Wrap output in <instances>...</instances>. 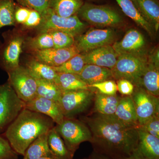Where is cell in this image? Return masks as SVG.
I'll list each match as a JSON object with an SVG mask.
<instances>
[{
	"label": "cell",
	"instance_id": "cell-1",
	"mask_svg": "<svg viewBox=\"0 0 159 159\" xmlns=\"http://www.w3.org/2000/svg\"><path fill=\"white\" fill-rule=\"evenodd\" d=\"M83 120L92 133L90 143L95 152L112 159H121L136 150L138 127L125 124L115 115L96 113Z\"/></svg>",
	"mask_w": 159,
	"mask_h": 159
},
{
	"label": "cell",
	"instance_id": "cell-2",
	"mask_svg": "<svg viewBox=\"0 0 159 159\" xmlns=\"http://www.w3.org/2000/svg\"><path fill=\"white\" fill-rule=\"evenodd\" d=\"M54 124L50 117L24 108L6 129L4 137L16 153L24 156L30 144L40 135L48 132Z\"/></svg>",
	"mask_w": 159,
	"mask_h": 159
},
{
	"label": "cell",
	"instance_id": "cell-3",
	"mask_svg": "<svg viewBox=\"0 0 159 159\" xmlns=\"http://www.w3.org/2000/svg\"><path fill=\"white\" fill-rule=\"evenodd\" d=\"M148 64V56L145 52L120 54L111 70L113 78L128 80L134 86H139Z\"/></svg>",
	"mask_w": 159,
	"mask_h": 159
},
{
	"label": "cell",
	"instance_id": "cell-4",
	"mask_svg": "<svg viewBox=\"0 0 159 159\" xmlns=\"http://www.w3.org/2000/svg\"><path fill=\"white\" fill-rule=\"evenodd\" d=\"M55 128L67 148L74 155L81 143L92 141V133L87 125L74 118H65L62 123L56 124Z\"/></svg>",
	"mask_w": 159,
	"mask_h": 159
},
{
	"label": "cell",
	"instance_id": "cell-5",
	"mask_svg": "<svg viewBox=\"0 0 159 159\" xmlns=\"http://www.w3.org/2000/svg\"><path fill=\"white\" fill-rule=\"evenodd\" d=\"M77 14L78 17L98 27H116L123 22L119 12L108 6L84 3Z\"/></svg>",
	"mask_w": 159,
	"mask_h": 159
},
{
	"label": "cell",
	"instance_id": "cell-6",
	"mask_svg": "<svg viewBox=\"0 0 159 159\" xmlns=\"http://www.w3.org/2000/svg\"><path fill=\"white\" fill-rule=\"evenodd\" d=\"M2 36L4 42L0 43V67L8 73L20 66V55L26 38L22 33L16 31L5 32Z\"/></svg>",
	"mask_w": 159,
	"mask_h": 159
},
{
	"label": "cell",
	"instance_id": "cell-7",
	"mask_svg": "<svg viewBox=\"0 0 159 159\" xmlns=\"http://www.w3.org/2000/svg\"><path fill=\"white\" fill-rule=\"evenodd\" d=\"M42 16L40 24L37 27L39 33L50 30L63 31L74 37L82 34L86 28L77 15L69 17H61L49 8Z\"/></svg>",
	"mask_w": 159,
	"mask_h": 159
},
{
	"label": "cell",
	"instance_id": "cell-8",
	"mask_svg": "<svg viewBox=\"0 0 159 159\" xmlns=\"http://www.w3.org/2000/svg\"><path fill=\"white\" fill-rule=\"evenodd\" d=\"M25 102L17 97L9 82L2 85L0 91V134L6 131L25 108Z\"/></svg>",
	"mask_w": 159,
	"mask_h": 159
},
{
	"label": "cell",
	"instance_id": "cell-9",
	"mask_svg": "<svg viewBox=\"0 0 159 159\" xmlns=\"http://www.w3.org/2000/svg\"><path fill=\"white\" fill-rule=\"evenodd\" d=\"M93 92L91 89L62 91L58 103L65 118H73L86 110L94 99Z\"/></svg>",
	"mask_w": 159,
	"mask_h": 159
},
{
	"label": "cell",
	"instance_id": "cell-10",
	"mask_svg": "<svg viewBox=\"0 0 159 159\" xmlns=\"http://www.w3.org/2000/svg\"><path fill=\"white\" fill-rule=\"evenodd\" d=\"M135 108L139 126L159 113V97L148 93L141 87L134 86L131 95Z\"/></svg>",
	"mask_w": 159,
	"mask_h": 159
},
{
	"label": "cell",
	"instance_id": "cell-11",
	"mask_svg": "<svg viewBox=\"0 0 159 159\" xmlns=\"http://www.w3.org/2000/svg\"><path fill=\"white\" fill-rule=\"evenodd\" d=\"M7 73L9 76L8 82L20 99L26 102L36 97V80L26 67L19 66Z\"/></svg>",
	"mask_w": 159,
	"mask_h": 159
},
{
	"label": "cell",
	"instance_id": "cell-12",
	"mask_svg": "<svg viewBox=\"0 0 159 159\" xmlns=\"http://www.w3.org/2000/svg\"><path fill=\"white\" fill-rule=\"evenodd\" d=\"M115 31L110 28L90 29L77 36L74 44L80 53H84L103 46L111 45L116 39Z\"/></svg>",
	"mask_w": 159,
	"mask_h": 159
},
{
	"label": "cell",
	"instance_id": "cell-13",
	"mask_svg": "<svg viewBox=\"0 0 159 159\" xmlns=\"http://www.w3.org/2000/svg\"><path fill=\"white\" fill-rule=\"evenodd\" d=\"M34 59L51 67H57L61 65L76 54L80 52L75 44L63 48H52L30 51Z\"/></svg>",
	"mask_w": 159,
	"mask_h": 159
},
{
	"label": "cell",
	"instance_id": "cell-14",
	"mask_svg": "<svg viewBox=\"0 0 159 159\" xmlns=\"http://www.w3.org/2000/svg\"><path fill=\"white\" fill-rule=\"evenodd\" d=\"M145 40L143 34L135 29H130L125 33L120 41L112 46L118 55L145 52Z\"/></svg>",
	"mask_w": 159,
	"mask_h": 159
},
{
	"label": "cell",
	"instance_id": "cell-15",
	"mask_svg": "<svg viewBox=\"0 0 159 159\" xmlns=\"http://www.w3.org/2000/svg\"><path fill=\"white\" fill-rule=\"evenodd\" d=\"M25 103V108L43 114L57 125L62 123L65 119L58 102L53 100L36 96Z\"/></svg>",
	"mask_w": 159,
	"mask_h": 159
},
{
	"label": "cell",
	"instance_id": "cell-16",
	"mask_svg": "<svg viewBox=\"0 0 159 159\" xmlns=\"http://www.w3.org/2000/svg\"><path fill=\"white\" fill-rule=\"evenodd\" d=\"M86 64H92L111 70L119 55L112 46H103L83 53Z\"/></svg>",
	"mask_w": 159,
	"mask_h": 159
},
{
	"label": "cell",
	"instance_id": "cell-17",
	"mask_svg": "<svg viewBox=\"0 0 159 159\" xmlns=\"http://www.w3.org/2000/svg\"><path fill=\"white\" fill-rule=\"evenodd\" d=\"M137 149L148 159H159V139L138 127Z\"/></svg>",
	"mask_w": 159,
	"mask_h": 159
},
{
	"label": "cell",
	"instance_id": "cell-18",
	"mask_svg": "<svg viewBox=\"0 0 159 159\" xmlns=\"http://www.w3.org/2000/svg\"><path fill=\"white\" fill-rule=\"evenodd\" d=\"M78 75L88 86L113 78L110 69L92 64H85Z\"/></svg>",
	"mask_w": 159,
	"mask_h": 159
},
{
	"label": "cell",
	"instance_id": "cell-19",
	"mask_svg": "<svg viewBox=\"0 0 159 159\" xmlns=\"http://www.w3.org/2000/svg\"><path fill=\"white\" fill-rule=\"evenodd\" d=\"M138 11L153 26L155 31L159 28V5L157 0H131Z\"/></svg>",
	"mask_w": 159,
	"mask_h": 159
},
{
	"label": "cell",
	"instance_id": "cell-20",
	"mask_svg": "<svg viewBox=\"0 0 159 159\" xmlns=\"http://www.w3.org/2000/svg\"><path fill=\"white\" fill-rule=\"evenodd\" d=\"M114 115L125 124L136 127L139 126L135 108L131 96L120 97Z\"/></svg>",
	"mask_w": 159,
	"mask_h": 159
},
{
	"label": "cell",
	"instance_id": "cell-21",
	"mask_svg": "<svg viewBox=\"0 0 159 159\" xmlns=\"http://www.w3.org/2000/svg\"><path fill=\"white\" fill-rule=\"evenodd\" d=\"M48 143L54 159H73L74 155L67 148L62 138L55 129V126L49 130Z\"/></svg>",
	"mask_w": 159,
	"mask_h": 159
},
{
	"label": "cell",
	"instance_id": "cell-22",
	"mask_svg": "<svg viewBox=\"0 0 159 159\" xmlns=\"http://www.w3.org/2000/svg\"><path fill=\"white\" fill-rule=\"evenodd\" d=\"M122 11L150 35L154 34L153 26L144 18L136 8L131 0H116Z\"/></svg>",
	"mask_w": 159,
	"mask_h": 159
},
{
	"label": "cell",
	"instance_id": "cell-23",
	"mask_svg": "<svg viewBox=\"0 0 159 159\" xmlns=\"http://www.w3.org/2000/svg\"><path fill=\"white\" fill-rule=\"evenodd\" d=\"M48 132L40 135L30 144L26 149L23 159H38L44 157L53 158L48 143Z\"/></svg>",
	"mask_w": 159,
	"mask_h": 159
},
{
	"label": "cell",
	"instance_id": "cell-24",
	"mask_svg": "<svg viewBox=\"0 0 159 159\" xmlns=\"http://www.w3.org/2000/svg\"><path fill=\"white\" fill-rule=\"evenodd\" d=\"M120 97L115 95H107L96 92L94 96L95 112L106 116L114 115L116 110Z\"/></svg>",
	"mask_w": 159,
	"mask_h": 159
},
{
	"label": "cell",
	"instance_id": "cell-25",
	"mask_svg": "<svg viewBox=\"0 0 159 159\" xmlns=\"http://www.w3.org/2000/svg\"><path fill=\"white\" fill-rule=\"evenodd\" d=\"M156 97L159 95V66L148 62L139 86Z\"/></svg>",
	"mask_w": 159,
	"mask_h": 159
},
{
	"label": "cell",
	"instance_id": "cell-26",
	"mask_svg": "<svg viewBox=\"0 0 159 159\" xmlns=\"http://www.w3.org/2000/svg\"><path fill=\"white\" fill-rule=\"evenodd\" d=\"M83 4V0H50V9L62 17L77 15Z\"/></svg>",
	"mask_w": 159,
	"mask_h": 159
},
{
	"label": "cell",
	"instance_id": "cell-27",
	"mask_svg": "<svg viewBox=\"0 0 159 159\" xmlns=\"http://www.w3.org/2000/svg\"><path fill=\"white\" fill-rule=\"evenodd\" d=\"M54 82L62 91L91 89L77 74L57 73Z\"/></svg>",
	"mask_w": 159,
	"mask_h": 159
},
{
	"label": "cell",
	"instance_id": "cell-28",
	"mask_svg": "<svg viewBox=\"0 0 159 159\" xmlns=\"http://www.w3.org/2000/svg\"><path fill=\"white\" fill-rule=\"evenodd\" d=\"M35 79H44L54 82L57 73L52 67L33 59L28 62L25 67Z\"/></svg>",
	"mask_w": 159,
	"mask_h": 159
},
{
	"label": "cell",
	"instance_id": "cell-29",
	"mask_svg": "<svg viewBox=\"0 0 159 159\" xmlns=\"http://www.w3.org/2000/svg\"><path fill=\"white\" fill-rule=\"evenodd\" d=\"M37 83L36 96L43 97L57 102L62 91L53 81L44 79H35Z\"/></svg>",
	"mask_w": 159,
	"mask_h": 159
},
{
	"label": "cell",
	"instance_id": "cell-30",
	"mask_svg": "<svg viewBox=\"0 0 159 159\" xmlns=\"http://www.w3.org/2000/svg\"><path fill=\"white\" fill-rule=\"evenodd\" d=\"M86 64L83 53L75 55L61 65L52 67L57 73H67L78 75Z\"/></svg>",
	"mask_w": 159,
	"mask_h": 159
},
{
	"label": "cell",
	"instance_id": "cell-31",
	"mask_svg": "<svg viewBox=\"0 0 159 159\" xmlns=\"http://www.w3.org/2000/svg\"><path fill=\"white\" fill-rule=\"evenodd\" d=\"M24 44H26L30 51L54 48L52 38L48 32L40 33L35 37L28 39L27 40H25Z\"/></svg>",
	"mask_w": 159,
	"mask_h": 159
},
{
	"label": "cell",
	"instance_id": "cell-32",
	"mask_svg": "<svg viewBox=\"0 0 159 159\" xmlns=\"http://www.w3.org/2000/svg\"><path fill=\"white\" fill-rule=\"evenodd\" d=\"M16 9L14 0H0V29L14 25Z\"/></svg>",
	"mask_w": 159,
	"mask_h": 159
},
{
	"label": "cell",
	"instance_id": "cell-33",
	"mask_svg": "<svg viewBox=\"0 0 159 159\" xmlns=\"http://www.w3.org/2000/svg\"><path fill=\"white\" fill-rule=\"evenodd\" d=\"M46 32H48L51 34L55 48H68L74 45L75 37L71 34L55 30H50Z\"/></svg>",
	"mask_w": 159,
	"mask_h": 159
},
{
	"label": "cell",
	"instance_id": "cell-34",
	"mask_svg": "<svg viewBox=\"0 0 159 159\" xmlns=\"http://www.w3.org/2000/svg\"><path fill=\"white\" fill-rule=\"evenodd\" d=\"M89 87L90 89H96L97 92L105 95H116L117 92L116 83L111 79L94 84Z\"/></svg>",
	"mask_w": 159,
	"mask_h": 159
},
{
	"label": "cell",
	"instance_id": "cell-35",
	"mask_svg": "<svg viewBox=\"0 0 159 159\" xmlns=\"http://www.w3.org/2000/svg\"><path fill=\"white\" fill-rule=\"evenodd\" d=\"M22 5L38 11L43 15L50 8V0H18Z\"/></svg>",
	"mask_w": 159,
	"mask_h": 159
},
{
	"label": "cell",
	"instance_id": "cell-36",
	"mask_svg": "<svg viewBox=\"0 0 159 159\" xmlns=\"http://www.w3.org/2000/svg\"><path fill=\"white\" fill-rule=\"evenodd\" d=\"M17 155L7 139L0 135V159H17Z\"/></svg>",
	"mask_w": 159,
	"mask_h": 159
},
{
	"label": "cell",
	"instance_id": "cell-37",
	"mask_svg": "<svg viewBox=\"0 0 159 159\" xmlns=\"http://www.w3.org/2000/svg\"><path fill=\"white\" fill-rule=\"evenodd\" d=\"M139 127L159 139V116H155Z\"/></svg>",
	"mask_w": 159,
	"mask_h": 159
},
{
	"label": "cell",
	"instance_id": "cell-38",
	"mask_svg": "<svg viewBox=\"0 0 159 159\" xmlns=\"http://www.w3.org/2000/svg\"><path fill=\"white\" fill-rule=\"evenodd\" d=\"M117 91L124 96H130L133 94L134 89V85L130 81L125 79H120L117 80Z\"/></svg>",
	"mask_w": 159,
	"mask_h": 159
},
{
	"label": "cell",
	"instance_id": "cell-39",
	"mask_svg": "<svg viewBox=\"0 0 159 159\" xmlns=\"http://www.w3.org/2000/svg\"><path fill=\"white\" fill-rule=\"evenodd\" d=\"M41 20L40 13L34 9H30L28 19L23 25L27 28H37L40 24Z\"/></svg>",
	"mask_w": 159,
	"mask_h": 159
},
{
	"label": "cell",
	"instance_id": "cell-40",
	"mask_svg": "<svg viewBox=\"0 0 159 159\" xmlns=\"http://www.w3.org/2000/svg\"><path fill=\"white\" fill-rule=\"evenodd\" d=\"M30 9L25 7H20L16 9L15 11V20L18 24L24 25L29 16Z\"/></svg>",
	"mask_w": 159,
	"mask_h": 159
},
{
	"label": "cell",
	"instance_id": "cell-41",
	"mask_svg": "<svg viewBox=\"0 0 159 159\" xmlns=\"http://www.w3.org/2000/svg\"><path fill=\"white\" fill-rule=\"evenodd\" d=\"M148 62L153 64L154 65L159 66V49L157 48L152 51L150 55L148 57Z\"/></svg>",
	"mask_w": 159,
	"mask_h": 159
},
{
	"label": "cell",
	"instance_id": "cell-42",
	"mask_svg": "<svg viewBox=\"0 0 159 159\" xmlns=\"http://www.w3.org/2000/svg\"><path fill=\"white\" fill-rule=\"evenodd\" d=\"M121 159H148L140 153L138 149L135 150L130 155Z\"/></svg>",
	"mask_w": 159,
	"mask_h": 159
},
{
	"label": "cell",
	"instance_id": "cell-43",
	"mask_svg": "<svg viewBox=\"0 0 159 159\" xmlns=\"http://www.w3.org/2000/svg\"><path fill=\"white\" fill-rule=\"evenodd\" d=\"M89 159H112L109 157L93 151L89 157Z\"/></svg>",
	"mask_w": 159,
	"mask_h": 159
},
{
	"label": "cell",
	"instance_id": "cell-44",
	"mask_svg": "<svg viewBox=\"0 0 159 159\" xmlns=\"http://www.w3.org/2000/svg\"><path fill=\"white\" fill-rule=\"evenodd\" d=\"M54 159L52 158L49 157H44L40 158L39 159Z\"/></svg>",
	"mask_w": 159,
	"mask_h": 159
},
{
	"label": "cell",
	"instance_id": "cell-45",
	"mask_svg": "<svg viewBox=\"0 0 159 159\" xmlns=\"http://www.w3.org/2000/svg\"><path fill=\"white\" fill-rule=\"evenodd\" d=\"M1 88H2V85H0V91H1Z\"/></svg>",
	"mask_w": 159,
	"mask_h": 159
},
{
	"label": "cell",
	"instance_id": "cell-46",
	"mask_svg": "<svg viewBox=\"0 0 159 159\" xmlns=\"http://www.w3.org/2000/svg\"><path fill=\"white\" fill-rule=\"evenodd\" d=\"M81 159H89V158H84Z\"/></svg>",
	"mask_w": 159,
	"mask_h": 159
},
{
	"label": "cell",
	"instance_id": "cell-47",
	"mask_svg": "<svg viewBox=\"0 0 159 159\" xmlns=\"http://www.w3.org/2000/svg\"></svg>",
	"mask_w": 159,
	"mask_h": 159
}]
</instances>
